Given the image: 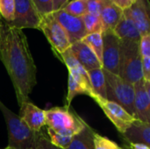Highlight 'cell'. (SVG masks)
<instances>
[{
    "label": "cell",
    "instance_id": "cell-1",
    "mask_svg": "<svg viewBox=\"0 0 150 149\" xmlns=\"http://www.w3.org/2000/svg\"><path fill=\"white\" fill-rule=\"evenodd\" d=\"M0 60L12 82L18 105L28 100L36 85L37 68L21 29L0 22Z\"/></svg>",
    "mask_w": 150,
    "mask_h": 149
},
{
    "label": "cell",
    "instance_id": "cell-2",
    "mask_svg": "<svg viewBox=\"0 0 150 149\" xmlns=\"http://www.w3.org/2000/svg\"><path fill=\"white\" fill-rule=\"evenodd\" d=\"M0 111L4 116L8 131V148L31 149L35 141L36 133L0 101Z\"/></svg>",
    "mask_w": 150,
    "mask_h": 149
},
{
    "label": "cell",
    "instance_id": "cell-3",
    "mask_svg": "<svg viewBox=\"0 0 150 149\" xmlns=\"http://www.w3.org/2000/svg\"><path fill=\"white\" fill-rule=\"evenodd\" d=\"M119 76L132 84L143 79L139 41L120 40Z\"/></svg>",
    "mask_w": 150,
    "mask_h": 149
},
{
    "label": "cell",
    "instance_id": "cell-4",
    "mask_svg": "<svg viewBox=\"0 0 150 149\" xmlns=\"http://www.w3.org/2000/svg\"><path fill=\"white\" fill-rule=\"evenodd\" d=\"M106 83V99L121 105L130 115L135 118L134 99V84L126 81L119 75L102 68Z\"/></svg>",
    "mask_w": 150,
    "mask_h": 149
},
{
    "label": "cell",
    "instance_id": "cell-5",
    "mask_svg": "<svg viewBox=\"0 0 150 149\" xmlns=\"http://www.w3.org/2000/svg\"><path fill=\"white\" fill-rule=\"evenodd\" d=\"M46 126L55 132H67L74 136L79 133L86 123L69 107H54L45 111Z\"/></svg>",
    "mask_w": 150,
    "mask_h": 149
},
{
    "label": "cell",
    "instance_id": "cell-6",
    "mask_svg": "<svg viewBox=\"0 0 150 149\" xmlns=\"http://www.w3.org/2000/svg\"><path fill=\"white\" fill-rule=\"evenodd\" d=\"M38 29L42 31L50 43L54 52L58 56L70 47L71 44L65 30L52 13L45 15L41 18Z\"/></svg>",
    "mask_w": 150,
    "mask_h": 149
},
{
    "label": "cell",
    "instance_id": "cell-7",
    "mask_svg": "<svg viewBox=\"0 0 150 149\" xmlns=\"http://www.w3.org/2000/svg\"><path fill=\"white\" fill-rule=\"evenodd\" d=\"M103 36V54L102 68L119 75L120 60V40L115 35L113 31L102 32Z\"/></svg>",
    "mask_w": 150,
    "mask_h": 149
},
{
    "label": "cell",
    "instance_id": "cell-8",
    "mask_svg": "<svg viewBox=\"0 0 150 149\" xmlns=\"http://www.w3.org/2000/svg\"><path fill=\"white\" fill-rule=\"evenodd\" d=\"M41 16L32 0H14V18L10 25L18 29H38Z\"/></svg>",
    "mask_w": 150,
    "mask_h": 149
},
{
    "label": "cell",
    "instance_id": "cell-9",
    "mask_svg": "<svg viewBox=\"0 0 150 149\" xmlns=\"http://www.w3.org/2000/svg\"><path fill=\"white\" fill-rule=\"evenodd\" d=\"M93 100L100 106L105 116L121 134L127 131L135 119V118L130 115L121 105L113 101L99 97H96Z\"/></svg>",
    "mask_w": 150,
    "mask_h": 149
},
{
    "label": "cell",
    "instance_id": "cell-10",
    "mask_svg": "<svg viewBox=\"0 0 150 149\" xmlns=\"http://www.w3.org/2000/svg\"><path fill=\"white\" fill-rule=\"evenodd\" d=\"M53 16L65 30L70 44H74L87 35L82 17H76L59 10L52 12Z\"/></svg>",
    "mask_w": 150,
    "mask_h": 149
},
{
    "label": "cell",
    "instance_id": "cell-11",
    "mask_svg": "<svg viewBox=\"0 0 150 149\" xmlns=\"http://www.w3.org/2000/svg\"><path fill=\"white\" fill-rule=\"evenodd\" d=\"M135 119L150 123V82L142 79L134 84Z\"/></svg>",
    "mask_w": 150,
    "mask_h": 149
},
{
    "label": "cell",
    "instance_id": "cell-12",
    "mask_svg": "<svg viewBox=\"0 0 150 149\" xmlns=\"http://www.w3.org/2000/svg\"><path fill=\"white\" fill-rule=\"evenodd\" d=\"M19 106V118L32 131L35 133L40 132L41 128L46 126L45 111L39 108L29 100L24 102Z\"/></svg>",
    "mask_w": 150,
    "mask_h": 149
},
{
    "label": "cell",
    "instance_id": "cell-13",
    "mask_svg": "<svg viewBox=\"0 0 150 149\" xmlns=\"http://www.w3.org/2000/svg\"><path fill=\"white\" fill-rule=\"evenodd\" d=\"M136 25L141 36L150 33L149 5L148 0H137L131 7L124 10Z\"/></svg>",
    "mask_w": 150,
    "mask_h": 149
},
{
    "label": "cell",
    "instance_id": "cell-14",
    "mask_svg": "<svg viewBox=\"0 0 150 149\" xmlns=\"http://www.w3.org/2000/svg\"><path fill=\"white\" fill-rule=\"evenodd\" d=\"M69 49L76 59L78 61V62L81 64V66L87 72L102 68V64L97 55L83 41L80 40L72 44Z\"/></svg>",
    "mask_w": 150,
    "mask_h": 149
},
{
    "label": "cell",
    "instance_id": "cell-15",
    "mask_svg": "<svg viewBox=\"0 0 150 149\" xmlns=\"http://www.w3.org/2000/svg\"><path fill=\"white\" fill-rule=\"evenodd\" d=\"M122 136L129 143H141L149 146L150 123L135 119L127 131L122 133Z\"/></svg>",
    "mask_w": 150,
    "mask_h": 149
},
{
    "label": "cell",
    "instance_id": "cell-16",
    "mask_svg": "<svg viewBox=\"0 0 150 149\" xmlns=\"http://www.w3.org/2000/svg\"><path fill=\"white\" fill-rule=\"evenodd\" d=\"M113 32L120 40L140 41L141 34L136 25L130 18V17L123 11L122 16L115 26Z\"/></svg>",
    "mask_w": 150,
    "mask_h": 149
},
{
    "label": "cell",
    "instance_id": "cell-17",
    "mask_svg": "<svg viewBox=\"0 0 150 149\" xmlns=\"http://www.w3.org/2000/svg\"><path fill=\"white\" fill-rule=\"evenodd\" d=\"M122 13L123 11L116 6L111 0H105L99 15L103 25V32L113 31L120 19Z\"/></svg>",
    "mask_w": 150,
    "mask_h": 149
},
{
    "label": "cell",
    "instance_id": "cell-18",
    "mask_svg": "<svg viewBox=\"0 0 150 149\" xmlns=\"http://www.w3.org/2000/svg\"><path fill=\"white\" fill-rule=\"evenodd\" d=\"M88 76L91 83V90L93 91V97L106 99V83L102 68L88 71Z\"/></svg>",
    "mask_w": 150,
    "mask_h": 149
},
{
    "label": "cell",
    "instance_id": "cell-19",
    "mask_svg": "<svg viewBox=\"0 0 150 149\" xmlns=\"http://www.w3.org/2000/svg\"><path fill=\"white\" fill-rule=\"evenodd\" d=\"M94 130L86 124L84 128L77 133L66 149H94L93 133Z\"/></svg>",
    "mask_w": 150,
    "mask_h": 149
},
{
    "label": "cell",
    "instance_id": "cell-20",
    "mask_svg": "<svg viewBox=\"0 0 150 149\" xmlns=\"http://www.w3.org/2000/svg\"><path fill=\"white\" fill-rule=\"evenodd\" d=\"M85 45H87L97 55L99 61L102 64V54H103V36L102 32L90 33L84 36L82 40Z\"/></svg>",
    "mask_w": 150,
    "mask_h": 149
},
{
    "label": "cell",
    "instance_id": "cell-21",
    "mask_svg": "<svg viewBox=\"0 0 150 149\" xmlns=\"http://www.w3.org/2000/svg\"><path fill=\"white\" fill-rule=\"evenodd\" d=\"M47 134L50 142L62 149H66L71 143L74 135L67 132H55L50 128H47Z\"/></svg>",
    "mask_w": 150,
    "mask_h": 149
},
{
    "label": "cell",
    "instance_id": "cell-22",
    "mask_svg": "<svg viewBox=\"0 0 150 149\" xmlns=\"http://www.w3.org/2000/svg\"><path fill=\"white\" fill-rule=\"evenodd\" d=\"M61 10L76 17H83L85 13H87L86 0L69 1Z\"/></svg>",
    "mask_w": 150,
    "mask_h": 149
},
{
    "label": "cell",
    "instance_id": "cell-23",
    "mask_svg": "<svg viewBox=\"0 0 150 149\" xmlns=\"http://www.w3.org/2000/svg\"><path fill=\"white\" fill-rule=\"evenodd\" d=\"M82 18L83 21V25H84L87 34L103 32V25H102V22L99 17L94 16L89 13H85L82 17Z\"/></svg>",
    "mask_w": 150,
    "mask_h": 149
},
{
    "label": "cell",
    "instance_id": "cell-24",
    "mask_svg": "<svg viewBox=\"0 0 150 149\" xmlns=\"http://www.w3.org/2000/svg\"><path fill=\"white\" fill-rule=\"evenodd\" d=\"M93 144L94 149H125V148L120 147L116 142L105 136H101L96 132L93 133Z\"/></svg>",
    "mask_w": 150,
    "mask_h": 149
},
{
    "label": "cell",
    "instance_id": "cell-25",
    "mask_svg": "<svg viewBox=\"0 0 150 149\" xmlns=\"http://www.w3.org/2000/svg\"><path fill=\"white\" fill-rule=\"evenodd\" d=\"M0 16L6 23L12 22L14 18V0H0Z\"/></svg>",
    "mask_w": 150,
    "mask_h": 149
},
{
    "label": "cell",
    "instance_id": "cell-26",
    "mask_svg": "<svg viewBox=\"0 0 150 149\" xmlns=\"http://www.w3.org/2000/svg\"><path fill=\"white\" fill-rule=\"evenodd\" d=\"M31 149H62V148H60L55 147L54 145H53V144L50 142L49 139L44 135V133H42L41 132H38V133H36L34 144H33V148H32Z\"/></svg>",
    "mask_w": 150,
    "mask_h": 149
},
{
    "label": "cell",
    "instance_id": "cell-27",
    "mask_svg": "<svg viewBox=\"0 0 150 149\" xmlns=\"http://www.w3.org/2000/svg\"><path fill=\"white\" fill-rule=\"evenodd\" d=\"M35 8L41 17L54 11L53 0H32Z\"/></svg>",
    "mask_w": 150,
    "mask_h": 149
},
{
    "label": "cell",
    "instance_id": "cell-28",
    "mask_svg": "<svg viewBox=\"0 0 150 149\" xmlns=\"http://www.w3.org/2000/svg\"><path fill=\"white\" fill-rule=\"evenodd\" d=\"M105 0H86L87 13L99 17Z\"/></svg>",
    "mask_w": 150,
    "mask_h": 149
},
{
    "label": "cell",
    "instance_id": "cell-29",
    "mask_svg": "<svg viewBox=\"0 0 150 149\" xmlns=\"http://www.w3.org/2000/svg\"><path fill=\"white\" fill-rule=\"evenodd\" d=\"M139 49L142 58L150 57V33L141 36L139 41Z\"/></svg>",
    "mask_w": 150,
    "mask_h": 149
},
{
    "label": "cell",
    "instance_id": "cell-30",
    "mask_svg": "<svg viewBox=\"0 0 150 149\" xmlns=\"http://www.w3.org/2000/svg\"><path fill=\"white\" fill-rule=\"evenodd\" d=\"M142 64L143 80L150 82V57L142 58Z\"/></svg>",
    "mask_w": 150,
    "mask_h": 149
},
{
    "label": "cell",
    "instance_id": "cell-31",
    "mask_svg": "<svg viewBox=\"0 0 150 149\" xmlns=\"http://www.w3.org/2000/svg\"><path fill=\"white\" fill-rule=\"evenodd\" d=\"M116 6L120 8L122 11L131 7L137 0H111Z\"/></svg>",
    "mask_w": 150,
    "mask_h": 149
},
{
    "label": "cell",
    "instance_id": "cell-32",
    "mask_svg": "<svg viewBox=\"0 0 150 149\" xmlns=\"http://www.w3.org/2000/svg\"><path fill=\"white\" fill-rule=\"evenodd\" d=\"M69 0H53V7L54 11L61 10Z\"/></svg>",
    "mask_w": 150,
    "mask_h": 149
},
{
    "label": "cell",
    "instance_id": "cell-33",
    "mask_svg": "<svg viewBox=\"0 0 150 149\" xmlns=\"http://www.w3.org/2000/svg\"><path fill=\"white\" fill-rule=\"evenodd\" d=\"M130 149H150L149 146L141 143H129Z\"/></svg>",
    "mask_w": 150,
    "mask_h": 149
},
{
    "label": "cell",
    "instance_id": "cell-34",
    "mask_svg": "<svg viewBox=\"0 0 150 149\" xmlns=\"http://www.w3.org/2000/svg\"><path fill=\"white\" fill-rule=\"evenodd\" d=\"M2 20H3V18H1V16H0V22H1Z\"/></svg>",
    "mask_w": 150,
    "mask_h": 149
},
{
    "label": "cell",
    "instance_id": "cell-35",
    "mask_svg": "<svg viewBox=\"0 0 150 149\" xmlns=\"http://www.w3.org/2000/svg\"><path fill=\"white\" fill-rule=\"evenodd\" d=\"M125 149H130L129 148H125Z\"/></svg>",
    "mask_w": 150,
    "mask_h": 149
},
{
    "label": "cell",
    "instance_id": "cell-36",
    "mask_svg": "<svg viewBox=\"0 0 150 149\" xmlns=\"http://www.w3.org/2000/svg\"><path fill=\"white\" fill-rule=\"evenodd\" d=\"M4 149H10V148H4Z\"/></svg>",
    "mask_w": 150,
    "mask_h": 149
}]
</instances>
